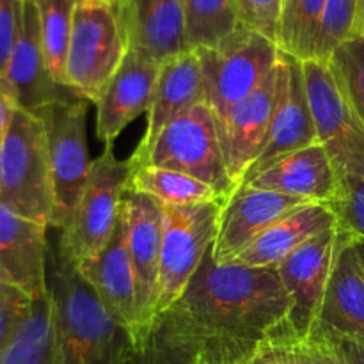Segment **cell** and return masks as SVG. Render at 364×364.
<instances>
[{
	"label": "cell",
	"instance_id": "obj_7",
	"mask_svg": "<svg viewBox=\"0 0 364 364\" xmlns=\"http://www.w3.org/2000/svg\"><path fill=\"white\" fill-rule=\"evenodd\" d=\"M130 174V159H117L114 144H107L102 155L92 160L84 194L70 224L57 238V247L73 263L98 255L109 244L119 223Z\"/></svg>",
	"mask_w": 364,
	"mask_h": 364
},
{
	"label": "cell",
	"instance_id": "obj_9",
	"mask_svg": "<svg viewBox=\"0 0 364 364\" xmlns=\"http://www.w3.org/2000/svg\"><path fill=\"white\" fill-rule=\"evenodd\" d=\"M48 144L53 188L50 228L63 231L70 224L91 176L92 160L87 146V102L82 98L53 103L39 110Z\"/></svg>",
	"mask_w": 364,
	"mask_h": 364
},
{
	"label": "cell",
	"instance_id": "obj_21",
	"mask_svg": "<svg viewBox=\"0 0 364 364\" xmlns=\"http://www.w3.org/2000/svg\"><path fill=\"white\" fill-rule=\"evenodd\" d=\"M75 267L78 274L95 288L107 309L132 331L135 341V277L128 251L124 203L119 223L109 244L98 255L75 263Z\"/></svg>",
	"mask_w": 364,
	"mask_h": 364
},
{
	"label": "cell",
	"instance_id": "obj_18",
	"mask_svg": "<svg viewBox=\"0 0 364 364\" xmlns=\"http://www.w3.org/2000/svg\"><path fill=\"white\" fill-rule=\"evenodd\" d=\"M162 63L128 50L123 64L96 103V137L114 144L121 132L141 114H148Z\"/></svg>",
	"mask_w": 364,
	"mask_h": 364
},
{
	"label": "cell",
	"instance_id": "obj_10",
	"mask_svg": "<svg viewBox=\"0 0 364 364\" xmlns=\"http://www.w3.org/2000/svg\"><path fill=\"white\" fill-rule=\"evenodd\" d=\"M306 92L318 142L329 155L338 178L364 176V121L327 60H302Z\"/></svg>",
	"mask_w": 364,
	"mask_h": 364
},
{
	"label": "cell",
	"instance_id": "obj_38",
	"mask_svg": "<svg viewBox=\"0 0 364 364\" xmlns=\"http://www.w3.org/2000/svg\"><path fill=\"white\" fill-rule=\"evenodd\" d=\"M130 364H188L183 358L174 354L173 350L166 347L155 333L151 334L148 341L141 347H137Z\"/></svg>",
	"mask_w": 364,
	"mask_h": 364
},
{
	"label": "cell",
	"instance_id": "obj_8",
	"mask_svg": "<svg viewBox=\"0 0 364 364\" xmlns=\"http://www.w3.org/2000/svg\"><path fill=\"white\" fill-rule=\"evenodd\" d=\"M205 80V102L219 124L238 102L259 87L279 63L281 48L259 32L242 27L213 48H196Z\"/></svg>",
	"mask_w": 364,
	"mask_h": 364
},
{
	"label": "cell",
	"instance_id": "obj_22",
	"mask_svg": "<svg viewBox=\"0 0 364 364\" xmlns=\"http://www.w3.org/2000/svg\"><path fill=\"white\" fill-rule=\"evenodd\" d=\"M320 326L364 341V265L355 242L338 231V247L320 308Z\"/></svg>",
	"mask_w": 364,
	"mask_h": 364
},
{
	"label": "cell",
	"instance_id": "obj_2",
	"mask_svg": "<svg viewBox=\"0 0 364 364\" xmlns=\"http://www.w3.org/2000/svg\"><path fill=\"white\" fill-rule=\"evenodd\" d=\"M48 291L64 364H130L137 350L132 331L107 309L57 244L48 252Z\"/></svg>",
	"mask_w": 364,
	"mask_h": 364
},
{
	"label": "cell",
	"instance_id": "obj_23",
	"mask_svg": "<svg viewBox=\"0 0 364 364\" xmlns=\"http://www.w3.org/2000/svg\"><path fill=\"white\" fill-rule=\"evenodd\" d=\"M251 187L329 205L340 188V178L320 142L284 156L272 167L242 181Z\"/></svg>",
	"mask_w": 364,
	"mask_h": 364
},
{
	"label": "cell",
	"instance_id": "obj_6",
	"mask_svg": "<svg viewBox=\"0 0 364 364\" xmlns=\"http://www.w3.org/2000/svg\"><path fill=\"white\" fill-rule=\"evenodd\" d=\"M139 166H156L188 174L210 185L224 201L238 187L228 173L219 121L206 102L171 121L160 132L148 156L132 169Z\"/></svg>",
	"mask_w": 364,
	"mask_h": 364
},
{
	"label": "cell",
	"instance_id": "obj_4",
	"mask_svg": "<svg viewBox=\"0 0 364 364\" xmlns=\"http://www.w3.org/2000/svg\"><path fill=\"white\" fill-rule=\"evenodd\" d=\"M128 53L116 0H78L66 55V84L98 103Z\"/></svg>",
	"mask_w": 364,
	"mask_h": 364
},
{
	"label": "cell",
	"instance_id": "obj_30",
	"mask_svg": "<svg viewBox=\"0 0 364 364\" xmlns=\"http://www.w3.org/2000/svg\"><path fill=\"white\" fill-rule=\"evenodd\" d=\"M364 36V0H327L315 59L327 60L343 43Z\"/></svg>",
	"mask_w": 364,
	"mask_h": 364
},
{
	"label": "cell",
	"instance_id": "obj_39",
	"mask_svg": "<svg viewBox=\"0 0 364 364\" xmlns=\"http://www.w3.org/2000/svg\"><path fill=\"white\" fill-rule=\"evenodd\" d=\"M18 109H20V105H18L13 84L6 77V73H0V144H2L7 130H9L11 121H13Z\"/></svg>",
	"mask_w": 364,
	"mask_h": 364
},
{
	"label": "cell",
	"instance_id": "obj_24",
	"mask_svg": "<svg viewBox=\"0 0 364 364\" xmlns=\"http://www.w3.org/2000/svg\"><path fill=\"white\" fill-rule=\"evenodd\" d=\"M331 228H336V217L329 206L318 203L302 206L274 223L231 263L251 269H276L295 249Z\"/></svg>",
	"mask_w": 364,
	"mask_h": 364
},
{
	"label": "cell",
	"instance_id": "obj_29",
	"mask_svg": "<svg viewBox=\"0 0 364 364\" xmlns=\"http://www.w3.org/2000/svg\"><path fill=\"white\" fill-rule=\"evenodd\" d=\"M77 4L78 0H36L46 66L53 80L64 87H68L66 55Z\"/></svg>",
	"mask_w": 364,
	"mask_h": 364
},
{
	"label": "cell",
	"instance_id": "obj_42",
	"mask_svg": "<svg viewBox=\"0 0 364 364\" xmlns=\"http://www.w3.org/2000/svg\"><path fill=\"white\" fill-rule=\"evenodd\" d=\"M355 247H358V251H359V256H361V259H363V265H364V242H355Z\"/></svg>",
	"mask_w": 364,
	"mask_h": 364
},
{
	"label": "cell",
	"instance_id": "obj_36",
	"mask_svg": "<svg viewBox=\"0 0 364 364\" xmlns=\"http://www.w3.org/2000/svg\"><path fill=\"white\" fill-rule=\"evenodd\" d=\"M31 299L18 290H13L0 301V359L11 336L31 309Z\"/></svg>",
	"mask_w": 364,
	"mask_h": 364
},
{
	"label": "cell",
	"instance_id": "obj_33",
	"mask_svg": "<svg viewBox=\"0 0 364 364\" xmlns=\"http://www.w3.org/2000/svg\"><path fill=\"white\" fill-rule=\"evenodd\" d=\"M281 2L283 0H235L242 25L276 43L279 34Z\"/></svg>",
	"mask_w": 364,
	"mask_h": 364
},
{
	"label": "cell",
	"instance_id": "obj_26",
	"mask_svg": "<svg viewBox=\"0 0 364 364\" xmlns=\"http://www.w3.org/2000/svg\"><path fill=\"white\" fill-rule=\"evenodd\" d=\"M128 192L149 196L162 205L176 206L198 205V203L219 201L220 199V196L210 185L203 183L188 174L156 166L134 167L130 180H128Z\"/></svg>",
	"mask_w": 364,
	"mask_h": 364
},
{
	"label": "cell",
	"instance_id": "obj_14",
	"mask_svg": "<svg viewBox=\"0 0 364 364\" xmlns=\"http://www.w3.org/2000/svg\"><path fill=\"white\" fill-rule=\"evenodd\" d=\"M308 205L313 203L279 192L251 187L249 183H240L224 203L219 233L210 252L212 259L217 265L231 263L240 255V251H244L274 223Z\"/></svg>",
	"mask_w": 364,
	"mask_h": 364
},
{
	"label": "cell",
	"instance_id": "obj_20",
	"mask_svg": "<svg viewBox=\"0 0 364 364\" xmlns=\"http://www.w3.org/2000/svg\"><path fill=\"white\" fill-rule=\"evenodd\" d=\"M201 102H205V80L196 50L164 60L153 92L146 132L130 156L132 166H137L148 156L160 132L171 121Z\"/></svg>",
	"mask_w": 364,
	"mask_h": 364
},
{
	"label": "cell",
	"instance_id": "obj_41",
	"mask_svg": "<svg viewBox=\"0 0 364 364\" xmlns=\"http://www.w3.org/2000/svg\"><path fill=\"white\" fill-rule=\"evenodd\" d=\"M13 290H14V288L9 287V284H7V283H4L2 277H0V301H2V299L6 297L7 294H11V291H13Z\"/></svg>",
	"mask_w": 364,
	"mask_h": 364
},
{
	"label": "cell",
	"instance_id": "obj_27",
	"mask_svg": "<svg viewBox=\"0 0 364 364\" xmlns=\"http://www.w3.org/2000/svg\"><path fill=\"white\" fill-rule=\"evenodd\" d=\"M327 0H283L277 45L301 60L315 59Z\"/></svg>",
	"mask_w": 364,
	"mask_h": 364
},
{
	"label": "cell",
	"instance_id": "obj_16",
	"mask_svg": "<svg viewBox=\"0 0 364 364\" xmlns=\"http://www.w3.org/2000/svg\"><path fill=\"white\" fill-rule=\"evenodd\" d=\"M6 77L13 84L18 105L27 112L38 114L53 103L80 98L77 92L60 85L50 75L41 43L36 0H23L20 31L11 50Z\"/></svg>",
	"mask_w": 364,
	"mask_h": 364
},
{
	"label": "cell",
	"instance_id": "obj_1",
	"mask_svg": "<svg viewBox=\"0 0 364 364\" xmlns=\"http://www.w3.org/2000/svg\"><path fill=\"white\" fill-rule=\"evenodd\" d=\"M210 252L155 336L188 364H244L265 343L295 340L277 269L217 265Z\"/></svg>",
	"mask_w": 364,
	"mask_h": 364
},
{
	"label": "cell",
	"instance_id": "obj_37",
	"mask_svg": "<svg viewBox=\"0 0 364 364\" xmlns=\"http://www.w3.org/2000/svg\"><path fill=\"white\" fill-rule=\"evenodd\" d=\"M295 340H276L259 347L244 364H297Z\"/></svg>",
	"mask_w": 364,
	"mask_h": 364
},
{
	"label": "cell",
	"instance_id": "obj_34",
	"mask_svg": "<svg viewBox=\"0 0 364 364\" xmlns=\"http://www.w3.org/2000/svg\"><path fill=\"white\" fill-rule=\"evenodd\" d=\"M311 333L326 347L334 364H364V341L341 336L320 323L313 327Z\"/></svg>",
	"mask_w": 364,
	"mask_h": 364
},
{
	"label": "cell",
	"instance_id": "obj_12",
	"mask_svg": "<svg viewBox=\"0 0 364 364\" xmlns=\"http://www.w3.org/2000/svg\"><path fill=\"white\" fill-rule=\"evenodd\" d=\"M283 55L258 89L238 102L219 124L228 173L237 185L247 176L252 164L265 148L270 124L283 89Z\"/></svg>",
	"mask_w": 364,
	"mask_h": 364
},
{
	"label": "cell",
	"instance_id": "obj_35",
	"mask_svg": "<svg viewBox=\"0 0 364 364\" xmlns=\"http://www.w3.org/2000/svg\"><path fill=\"white\" fill-rule=\"evenodd\" d=\"M23 13V0H0V73H6L11 50L16 41Z\"/></svg>",
	"mask_w": 364,
	"mask_h": 364
},
{
	"label": "cell",
	"instance_id": "obj_11",
	"mask_svg": "<svg viewBox=\"0 0 364 364\" xmlns=\"http://www.w3.org/2000/svg\"><path fill=\"white\" fill-rule=\"evenodd\" d=\"M127 238L135 277V345L151 338L156 326V284L162 252V205L149 196L128 192L124 196Z\"/></svg>",
	"mask_w": 364,
	"mask_h": 364
},
{
	"label": "cell",
	"instance_id": "obj_5",
	"mask_svg": "<svg viewBox=\"0 0 364 364\" xmlns=\"http://www.w3.org/2000/svg\"><path fill=\"white\" fill-rule=\"evenodd\" d=\"M224 203L223 199L183 206L160 203L164 228L155 301L156 322L180 301L212 251Z\"/></svg>",
	"mask_w": 364,
	"mask_h": 364
},
{
	"label": "cell",
	"instance_id": "obj_32",
	"mask_svg": "<svg viewBox=\"0 0 364 364\" xmlns=\"http://www.w3.org/2000/svg\"><path fill=\"white\" fill-rule=\"evenodd\" d=\"M336 217V228L352 242H364V176L343 178L329 205Z\"/></svg>",
	"mask_w": 364,
	"mask_h": 364
},
{
	"label": "cell",
	"instance_id": "obj_17",
	"mask_svg": "<svg viewBox=\"0 0 364 364\" xmlns=\"http://www.w3.org/2000/svg\"><path fill=\"white\" fill-rule=\"evenodd\" d=\"M281 55H283L284 64V78L279 102H277L276 114L270 124L265 148L258 160L251 166L244 181L267 171L284 156L318 142L308 92H306L302 60L283 50H281Z\"/></svg>",
	"mask_w": 364,
	"mask_h": 364
},
{
	"label": "cell",
	"instance_id": "obj_19",
	"mask_svg": "<svg viewBox=\"0 0 364 364\" xmlns=\"http://www.w3.org/2000/svg\"><path fill=\"white\" fill-rule=\"evenodd\" d=\"M128 50L164 60L188 52L185 0H116Z\"/></svg>",
	"mask_w": 364,
	"mask_h": 364
},
{
	"label": "cell",
	"instance_id": "obj_25",
	"mask_svg": "<svg viewBox=\"0 0 364 364\" xmlns=\"http://www.w3.org/2000/svg\"><path fill=\"white\" fill-rule=\"evenodd\" d=\"M0 364H64L55 336L50 291L32 301L28 313L11 336Z\"/></svg>",
	"mask_w": 364,
	"mask_h": 364
},
{
	"label": "cell",
	"instance_id": "obj_28",
	"mask_svg": "<svg viewBox=\"0 0 364 364\" xmlns=\"http://www.w3.org/2000/svg\"><path fill=\"white\" fill-rule=\"evenodd\" d=\"M191 50L213 48L242 28L235 0H185Z\"/></svg>",
	"mask_w": 364,
	"mask_h": 364
},
{
	"label": "cell",
	"instance_id": "obj_40",
	"mask_svg": "<svg viewBox=\"0 0 364 364\" xmlns=\"http://www.w3.org/2000/svg\"><path fill=\"white\" fill-rule=\"evenodd\" d=\"M294 348L297 364H334L329 352L313 333L304 340L295 341Z\"/></svg>",
	"mask_w": 364,
	"mask_h": 364
},
{
	"label": "cell",
	"instance_id": "obj_15",
	"mask_svg": "<svg viewBox=\"0 0 364 364\" xmlns=\"http://www.w3.org/2000/svg\"><path fill=\"white\" fill-rule=\"evenodd\" d=\"M48 226L0 203V277L31 301L48 294Z\"/></svg>",
	"mask_w": 364,
	"mask_h": 364
},
{
	"label": "cell",
	"instance_id": "obj_31",
	"mask_svg": "<svg viewBox=\"0 0 364 364\" xmlns=\"http://www.w3.org/2000/svg\"><path fill=\"white\" fill-rule=\"evenodd\" d=\"M327 63L364 121V36L338 46Z\"/></svg>",
	"mask_w": 364,
	"mask_h": 364
},
{
	"label": "cell",
	"instance_id": "obj_3",
	"mask_svg": "<svg viewBox=\"0 0 364 364\" xmlns=\"http://www.w3.org/2000/svg\"><path fill=\"white\" fill-rule=\"evenodd\" d=\"M0 203L36 223L52 224L53 188L45 123L23 109L16 110L0 144Z\"/></svg>",
	"mask_w": 364,
	"mask_h": 364
},
{
	"label": "cell",
	"instance_id": "obj_13",
	"mask_svg": "<svg viewBox=\"0 0 364 364\" xmlns=\"http://www.w3.org/2000/svg\"><path fill=\"white\" fill-rule=\"evenodd\" d=\"M336 247L338 228H331L295 249L276 267L291 302L290 329L297 341L308 338L318 322Z\"/></svg>",
	"mask_w": 364,
	"mask_h": 364
}]
</instances>
